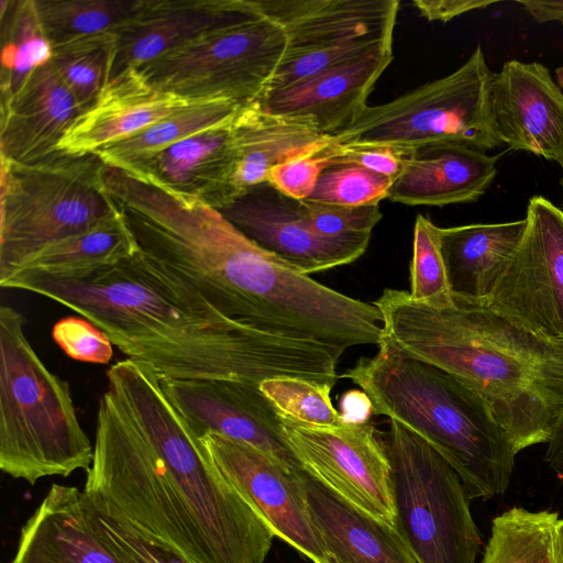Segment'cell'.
<instances>
[{"mask_svg": "<svg viewBox=\"0 0 563 563\" xmlns=\"http://www.w3.org/2000/svg\"><path fill=\"white\" fill-rule=\"evenodd\" d=\"M331 144L332 136L319 131L309 119L273 115L260 102L243 106L238 115L233 179L236 198L266 183L277 165Z\"/></svg>", "mask_w": 563, "mask_h": 563, "instance_id": "obj_25", "label": "cell"}, {"mask_svg": "<svg viewBox=\"0 0 563 563\" xmlns=\"http://www.w3.org/2000/svg\"><path fill=\"white\" fill-rule=\"evenodd\" d=\"M140 251L118 209L93 228L43 247L11 274L27 272L57 279H80L114 266Z\"/></svg>", "mask_w": 563, "mask_h": 563, "instance_id": "obj_27", "label": "cell"}, {"mask_svg": "<svg viewBox=\"0 0 563 563\" xmlns=\"http://www.w3.org/2000/svg\"><path fill=\"white\" fill-rule=\"evenodd\" d=\"M255 14L252 0H145L141 11L115 33L111 79L205 32Z\"/></svg>", "mask_w": 563, "mask_h": 563, "instance_id": "obj_18", "label": "cell"}, {"mask_svg": "<svg viewBox=\"0 0 563 563\" xmlns=\"http://www.w3.org/2000/svg\"><path fill=\"white\" fill-rule=\"evenodd\" d=\"M525 228L526 219L441 228V252L451 292L485 301Z\"/></svg>", "mask_w": 563, "mask_h": 563, "instance_id": "obj_26", "label": "cell"}, {"mask_svg": "<svg viewBox=\"0 0 563 563\" xmlns=\"http://www.w3.org/2000/svg\"><path fill=\"white\" fill-rule=\"evenodd\" d=\"M555 77L558 81V86L563 90V66L558 67L555 69Z\"/></svg>", "mask_w": 563, "mask_h": 563, "instance_id": "obj_45", "label": "cell"}, {"mask_svg": "<svg viewBox=\"0 0 563 563\" xmlns=\"http://www.w3.org/2000/svg\"><path fill=\"white\" fill-rule=\"evenodd\" d=\"M300 205L312 229L325 236L372 234L383 218L378 205L342 206L307 199Z\"/></svg>", "mask_w": 563, "mask_h": 563, "instance_id": "obj_37", "label": "cell"}, {"mask_svg": "<svg viewBox=\"0 0 563 563\" xmlns=\"http://www.w3.org/2000/svg\"><path fill=\"white\" fill-rule=\"evenodd\" d=\"M1 161L30 164L59 152L58 144L82 112L51 62L34 69L1 100Z\"/></svg>", "mask_w": 563, "mask_h": 563, "instance_id": "obj_20", "label": "cell"}, {"mask_svg": "<svg viewBox=\"0 0 563 563\" xmlns=\"http://www.w3.org/2000/svg\"><path fill=\"white\" fill-rule=\"evenodd\" d=\"M239 112L222 125L122 170L178 197L222 210L236 199L233 179Z\"/></svg>", "mask_w": 563, "mask_h": 563, "instance_id": "obj_17", "label": "cell"}, {"mask_svg": "<svg viewBox=\"0 0 563 563\" xmlns=\"http://www.w3.org/2000/svg\"><path fill=\"white\" fill-rule=\"evenodd\" d=\"M192 102L155 89L137 68L125 69L74 120L58 150L74 155L96 154Z\"/></svg>", "mask_w": 563, "mask_h": 563, "instance_id": "obj_21", "label": "cell"}, {"mask_svg": "<svg viewBox=\"0 0 563 563\" xmlns=\"http://www.w3.org/2000/svg\"><path fill=\"white\" fill-rule=\"evenodd\" d=\"M107 382L84 496L191 563H264L274 532L212 463L161 375L125 358Z\"/></svg>", "mask_w": 563, "mask_h": 563, "instance_id": "obj_1", "label": "cell"}, {"mask_svg": "<svg viewBox=\"0 0 563 563\" xmlns=\"http://www.w3.org/2000/svg\"><path fill=\"white\" fill-rule=\"evenodd\" d=\"M325 563H338V562H334V561L328 560Z\"/></svg>", "mask_w": 563, "mask_h": 563, "instance_id": "obj_47", "label": "cell"}, {"mask_svg": "<svg viewBox=\"0 0 563 563\" xmlns=\"http://www.w3.org/2000/svg\"><path fill=\"white\" fill-rule=\"evenodd\" d=\"M161 385L198 439L216 432L252 445L290 471H303L286 441L279 412L260 384L161 377Z\"/></svg>", "mask_w": 563, "mask_h": 563, "instance_id": "obj_14", "label": "cell"}, {"mask_svg": "<svg viewBox=\"0 0 563 563\" xmlns=\"http://www.w3.org/2000/svg\"><path fill=\"white\" fill-rule=\"evenodd\" d=\"M145 0H34L44 35L52 47L82 36L117 33Z\"/></svg>", "mask_w": 563, "mask_h": 563, "instance_id": "obj_31", "label": "cell"}, {"mask_svg": "<svg viewBox=\"0 0 563 563\" xmlns=\"http://www.w3.org/2000/svg\"><path fill=\"white\" fill-rule=\"evenodd\" d=\"M220 211L258 246L306 275L355 262L371 240V234H319L308 222L300 200L267 183L249 189Z\"/></svg>", "mask_w": 563, "mask_h": 563, "instance_id": "obj_15", "label": "cell"}, {"mask_svg": "<svg viewBox=\"0 0 563 563\" xmlns=\"http://www.w3.org/2000/svg\"><path fill=\"white\" fill-rule=\"evenodd\" d=\"M560 185H561L562 190H563V166H562V177H561V179H560Z\"/></svg>", "mask_w": 563, "mask_h": 563, "instance_id": "obj_46", "label": "cell"}, {"mask_svg": "<svg viewBox=\"0 0 563 563\" xmlns=\"http://www.w3.org/2000/svg\"><path fill=\"white\" fill-rule=\"evenodd\" d=\"M329 166L352 164L393 180L400 174L408 150L388 146H340L328 147Z\"/></svg>", "mask_w": 563, "mask_h": 563, "instance_id": "obj_40", "label": "cell"}, {"mask_svg": "<svg viewBox=\"0 0 563 563\" xmlns=\"http://www.w3.org/2000/svg\"><path fill=\"white\" fill-rule=\"evenodd\" d=\"M440 227L418 214L413 225L409 295L417 301H440L451 297L441 252Z\"/></svg>", "mask_w": 563, "mask_h": 563, "instance_id": "obj_35", "label": "cell"}, {"mask_svg": "<svg viewBox=\"0 0 563 563\" xmlns=\"http://www.w3.org/2000/svg\"><path fill=\"white\" fill-rule=\"evenodd\" d=\"M286 48L283 27L257 11L205 32L137 69L155 89L188 100L251 104L267 93Z\"/></svg>", "mask_w": 563, "mask_h": 563, "instance_id": "obj_9", "label": "cell"}, {"mask_svg": "<svg viewBox=\"0 0 563 563\" xmlns=\"http://www.w3.org/2000/svg\"><path fill=\"white\" fill-rule=\"evenodd\" d=\"M199 440L220 473L275 537L313 563L327 562L328 555L310 520L302 471H290L252 445L216 432Z\"/></svg>", "mask_w": 563, "mask_h": 563, "instance_id": "obj_13", "label": "cell"}, {"mask_svg": "<svg viewBox=\"0 0 563 563\" xmlns=\"http://www.w3.org/2000/svg\"><path fill=\"white\" fill-rule=\"evenodd\" d=\"M10 563H122L88 522L84 494L53 484L23 526Z\"/></svg>", "mask_w": 563, "mask_h": 563, "instance_id": "obj_24", "label": "cell"}, {"mask_svg": "<svg viewBox=\"0 0 563 563\" xmlns=\"http://www.w3.org/2000/svg\"><path fill=\"white\" fill-rule=\"evenodd\" d=\"M243 106L224 99L195 101L96 154L104 165L126 169L185 139L222 125Z\"/></svg>", "mask_w": 563, "mask_h": 563, "instance_id": "obj_28", "label": "cell"}, {"mask_svg": "<svg viewBox=\"0 0 563 563\" xmlns=\"http://www.w3.org/2000/svg\"><path fill=\"white\" fill-rule=\"evenodd\" d=\"M341 377L367 395L373 415L400 423L430 444L457 473L471 500L507 490L517 453L485 401L462 382L382 345Z\"/></svg>", "mask_w": 563, "mask_h": 563, "instance_id": "obj_4", "label": "cell"}, {"mask_svg": "<svg viewBox=\"0 0 563 563\" xmlns=\"http://www.w3.org/2000/svg\"><path fill=\"white\" fill-rule=\"evenodd\" d=\"M328 147L277 165L268 173L266 183L291 199H308L321 173L329 167Z\"/></svg>", "mask_w": 563, "mask_h": 563, "instance_id": "obj_39", "label": "cell"}, {"mask_svg": "<svg viewBox=\"0 0 563 563\" xmlns=\"http://www.w3.org/2000/svg\"><path fill=\"white\" fill-rule=\"evenodd\" d=\"M374 303L383 318L379 345L434 365L474 390L516 453L548 443L563 413V346L484 301L453 294L424 302L409 291L387 288Z\"/></svg>", "mask_w": 563, "mask_h": 563, "instance_id": "obj_3", "label": "cell"}, {"mask_svg": "<svg viewBox=\"0 0 563 563\" xmlns=\"http://www.w3.org/2000/svg\"><path fill=\"white\" fill-rule=\"evenodd\" d=\"M23 327V316L1 305L0 467L34 485L43 477L87 471L93 446L68 383L46 367Z\"/></svg>", "mask_w": 563, "mask_h": 563, "instance_id": "obj_5", "label": "cell"}, {"mask_svg": "<svg viewBox=\"0 0 563 563\" xmlns=\"http://www.w3.org/2000/svg\"><path fill=\"white\" fill-rule=\"evenodd\" d=\"M496 163L497 156L461 143L410 148L387 199L407 206L474 202L495 179Z\"/></svg>", "mask_w": 563, "mask_h": 563, "instance_id": "obj_22", "label": "cell"}, {"mask_svg": "<svg viewBox=\"0 0 563 563\" xmlns=\"http://www.w3.org/2000/svg\"><path fill=\"white\" fill-rule=\"evenodd\" d=\"M339 412L344 423H365L373 415V407L364 391L350 390L342 395Z\"/></svg>", "mask_w": 563, "mask_h": 563, "instance_id": "obj_42", "label": "cell"}, {"mask_svg": "<svg viewBox=\"0 0 563 563\" xmlns=\"http://www.w3.org/2000/svg\"><path fill=\"white\" fill-rule=\"evenodd\" d=\"M385 441L395 527L417 563H476L483 542L457 473L423 439L394 420Z\"/></svg>", "mask_w": 563, "mask_h": 563, "instance_id": "obj_8", "label": "cell"}, {"mask_svg": "<svg viewBox=\"0 0 563 563\" xmlns=\"http://www.w3.org/2000/svg\"><path fill=\"white\" fill-rule=\"evenodd\" d=\"M393 179L366 168L341 164L327 167L307 200L342 206L378 205Z\"/></svg>", "mask_w": 563, "mask_h": 563, "instance_id": "obj_36", "label": "cell"}, {"mask_svg": "<svg viewBox=\"0 0 563 563\" xmlns=\"http://www.w3.org/2000/svg\"><path fill=\"white\" fill-rule=\"evenodd\" d=\"M545 461L556 477L563 483V413L555 423L548 441Z\"/></svg>", "mask_w": 563, "mask_h": 563, "instance_id": "obj_44", "label": "cell"}, {"mask_svg": "<svg viewBox=\"0 0 563 563\" xmlns=\"http://www.w3.org/2000/svg\"><path fill=\"white\" fill-rule=\"evenodd\" d=\"M0 286L77 312L128 358L151 365L161 377L261 384L291 376L332 386L339 378L342 351L236 323L142 251L80 279L16 272Z\"/></svg>", "mask_w": 563, "mask_h": 563, "instance_id": "obj_2", "label": "cell"}, {"mask_svg": "<svg viewBox=\"0 0 563 563\" xmlns=\"http://www.w3.org/2000/svg\"><path fill=\"white\" fill-rule=\"evenodd\" d=\"M115 46V33L77 37L53 46L49 62L82 112L92 106L109 84Z\"/></svg>", "mask_w": 563, "mask_h": 563, "instance_id": "obj_32", "label": "cell"}, {"mask_svg": "<svg viewBox=\"0 0 563 563\" xmlns=\"http://www.w3.org/2000/svg\"><path fill=\"white\" fill-rule=\"evenodd\" d=\"M53 339L71 358L107 364L113 355L109 338L85 318L66 317L58 320L52 331Z\"/></svg>", "mask_w": 563, "mask_h": 563, "instance_id": "obj_38", "label": "cell"}, {"mask_svg": "<svg viewBox=\"0 0 563 563\" xmlns=\"http://www.w3.org/2000/svg\"><path fill=\"white\" fill-rule=\"evenodd\" d=\"M1 100L9 98L36 68L52 58L34 0L1 1Z\"/></svg>", "mask_w": 563, "mask_h": 563, "instance_id": "obj_30", "label": "cell"}, {"mask_svg": "<svg viewBox=\"0 0 563 563\" xmlns=\"http://www.w3.org/2000/svg\"><path fill=\"white\" fill-rule=\"evenodd\" d=\"M519 3L537 22L563 23V1L525 0Z\"/></svg>", "mask_w": 563, "mask_h": 563, "instance_id": "obj_43", "label": "cell"}, {"mask_svg": "<svg viewBox=\"0 0 563 563\" xmlns=\"http://www.w3.org/2000/svg\"><path fill=\"white\" fill-rule=\"evenodd\" d=\"M332 387L291 376L273 377L260 384L261 391L280 415L316 428H338L344 423L332 404Z\"/></svg>", "mask_w": 563, "mask_h": 563, "instance_id": "obj_33", "label": "cell"}, {"mask_svg": "<svg viewBox=\"0 0 563 563\" xmlns=\"http://www.w3.org/2000/svg\"><path fill=\"white\" fill-rule=\"evenodd\" d=\"M279 24L287 48L268 91L393 45L398 0H252Z\"/></svg>", "mask_w": 563, "mask_h": 563, "instance_id": "obj_10", "label": "cell"}, {"mask_svg": "<svg viewBox=\"0 0 563 563\" xmlns=\"http://www.w3.org/2000/svg\"><path fill=\"white\" fill-rule=\"evenodd\" d=\"M284 435L302 470L368 515L395 527L390 462L375 426L316 428L279 413Z\"/></svg>", "mask_w": 563, "mask_h": 563, "instance_id": "obj_12", "label": "cell"}, {"mask_svg": "<svg viewBox=\"0 0 563 563\" xmlns=\"http://www.w3.org/2000/svg\"><path fill=\"white\" fill-rule=\"evenodd\" d=\"M494 73L477 45L453 73L426 82L389 102L366 106L332 135L340 146L410 150L434 143H461L483 152L503 144L490 102Z\"/></svg>", "mask_w": 563, "mask_h": 563, "instance_id": "obj_7", "label": "cell"}, {"mask_svg": "<svg viewBox=\"0 0 563 563\" xmlns=\"http://www.w3.org/2000/svg\"><path fill=\"white\" fill-rule=\"evenodd\" d=\"M490 102L503 144L563 166V92L544 65L505 62L494 73Z\"/></svg>", "mask_w": 563, "mask_h": 563, "instance_id": "obj_16", "label": "cell"}, {"mask_svg": "<svg viewBox=\"0 0 563 563\" xmlns=\"http://www.w3.org/2000/svg\"><path fill=\"white\" fill-rule=\"evenodd\" d=\"M495 1L481 0H415L412 4L420 15L430 22H449L466 12L484 9Z\"/></svg>", "mask_w": 563, "mask_h": 563, "instance_id": "obj_41", "label": "cell"}, {"mask_svg": "<svg viewBox=\"0 0 563 563\" xmlns=\"http://www.w3.org/2000/svg\"><path fill=\"white\" fill-rule=\"evenodd\" d=\"M522 238L484 301L534 335L563 346V210L529 199Z\"/></svg>", "mask_w": 563, "mask_h": 563, "instance_id": "obj_11", "label": "cell"}, {"mask_svg": "<svg viewBox=\"0 0 563 563\" xmlns=\"http://www.w3.org/2000/svg\"><path fill=\"white\" fill-rule=\"evenodd\" d=\"M301 477L310 520L328 560L417 563L396 527L363 511L307 472Z\"/></svg>", "mask_w": 563, "mask_h": 563, "instance_id": "obj_23", "label": "cell"}, {"mask_svg": "<svg viewBox=\"0 0 563 563\" xmlns=\"http://www.w3.org/2000/svg\"><path fill=\"white\" fill-rule=\"evenodd\" d=\"M393 59V45L379 47L269 92L260 104L273 115L309 119L319 131L332 136L367 106L371 91Z\"/></svg>", "mask_w": 563, "mask_h": 563, "instance_id": "obj_19", "label": "cell"}, {"mask_svg": "<svg viewBox=\"0 0 563 563\" xmlns=\"http://www.w3.org/2000/svg\"><path fill=\"white\" fill-rule=\"evenodd\" d=\"M103 167L97 154L62 151L30 164L1 161L0 279L43 247L118 211Z\"/></svg>", "mask_w": 563, "mask_h": 563, "instance_id": "obj_6", "label": "cell"}, {"mask_svg": "<svg viewBox=\"0 0 563 563\" xmlns=\"http://www.w3.org/2000/svg\"><path fill=\"white\" fill-rule=\"evenodd\" d=\"M88 522L122 563H191L174 548L136 529L84 496Z\"/></svg>", "mask_w": 563, "mask_h": 563, "instance_id": "obj_34", "label": "cell"}, {"mask_svg": "<svg viewBox=\"0 0 563 563\" xmlns=\"http://www.w3.org/2000/svg\"><path fill=\"white\" fill-rule=\"evenodd\" d=\"M482 563H563L559 512L512 507L495 517Z\"/></svg>", "mask_w": 563, "mask_h": 563, "instance_id": "obj_29", "label": "cell"}]
</instances>
